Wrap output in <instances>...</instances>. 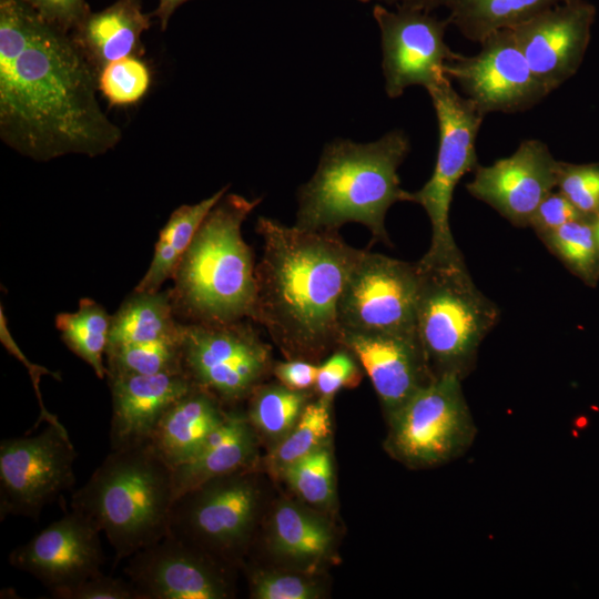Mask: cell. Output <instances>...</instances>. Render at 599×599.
Here are the masks:
<instances>
[{
	"label": "cell",
	"instance_id": "34",
	"mask_svg": "<svg viewBox=\"0 0 599 599\" xmlns=\"http://www.w3.org/2000/svg\"><path fill=\"white\" fill-rule=\"evenodd\" d=\"M150 81L146 64L138 57H125L101 70L98 87L111 105H129L144 97Z\"/></svg>",
	"mask_w": 599,
	"mask_h": 599
},
{
	"label": "cell",
	"instance_id": "19",
	"mask_svg": "<svg viewBox=\"0 0 599 599\" xmlns=\"http://www.w3.org/2000/svg\"><path fill=\"white\" fill-rule=\"evenodd\" d=\"M342 344L369 377L387 418L434 378L417 331L342 332Z\"/></svg>",
	"mask_w": 599,
	"mask_h": 599
},
{
	"label": "cell",
	"instance_id": "16",
	"mask_svg": "<svg viewBox=\"0 0 599 599\" xmlns=\"http://www.w3.org/2000/svg\"><path fill=\"white\" fill-rule=\"evenodd\" d=\"M124 572L139 599H225L231 587L209 554L166 535L131 557Z\"/></svg>",
	"mask_w": 599,
	"mask_h": 599
},
{
	"label": "cell",
	"instance_id": "26",
	"mask_svg": "<svg viewBox=\"0 0 599 599\" xmlns=\"http://www.w3.org/2000/svg\"><path fill=\"white\" fill-rule=\"evenodd\" d=\"M569 0H449L447 19L468 40L480 43L489 34L528 21Z\"/></svg>",
	"mask_w": 599,
	"mask_h": 599
},
{
	"label": "cell",
	"instance_id": "9",
	"mask_svg": "<svg viewBox=\"0 0 599 599\" xmlns=\"http://www.w3.org/2000/svg\"><path fill=\"white\" fill-rule=\"evenodd\" d=\"M181 368L224 405L248 399L273 373L271 347L248 319L182 323Z\"/></svg>",
	"mask_w": 599,
	"mask_h": 599
},
{
	"label": "cell",
	"instance_id": "24",
	"mask_svg": "<svg viewBox=\"0 0 599 599\" xmlns=\"http://www.w3.org/2000/svg\"><path fill=\"white\" fill-rule=\"evenodd\" d=\"M181 327L170 290L155 293L134 291L112 315L108 347L177 343Z\"/></svg>",
	"mask_w": 599,
	"mask_h": 599
},
{
	"label": "cell",
	"instance_id": "41",
	"mask_svg": "<svg viewBox=\"0 0 599 599\" xmlns=\"http://www.w3.org/2000/svg\"><path fill=\"white\" fill-rule=\"evenodd\" d=\"M318 370V364L306 359H286L273 366V375L285 387L308 392L313 390Z\"/></svg>",
	"mask_w": 599,
	"mask_h": 599
},
{
	"label": "cell",
	"instance_id": "2",
	"mask_svg": "<svg viewBox=\"0 0 599 599\" xmlns=\"http://www.w3.org/2000/svg\"><path fill=\"white\" fill-rule=\"evenodd\" d=\"M254 321L286 359L322 362L342 345L338 301L363 250L338 231L302 230L260 216Z\"/></svg>",
	"mask_w": 599,
	"mask_h": 599
},
{
	"label": "cell",
	"instance_id": "8",
	"mask_svg": "<svg viewBox=\"0 0 599 599\" xmlns=\"http://www.w3.org/2000/svg\"><path fill=\"white\" fill-rule=\"evenodd\" d=\"M386 450L410 468H430L463 456L477 428L456 375L433 378L388 417Z\"/></svg>",
	"mask_w": 599,
	"mask_h": 599
},
{
	"label": "cell",
	"instance_id": "44",
	"mask_svg": "<svg viewBox=\"0 0 599 599\" xmlns=\"http://www.w3.org/2000/svg\"><path fill=\"white\" fill-rule=\"evenodd\" d=\"M591 222H592L596 242L599 250V212L595 216L591 217Z\"/></svg>",
	"mask_w": 599,
	"mask_h": 599
},
{
	"label": "cell",
	"instance_id": "3",
	"mask_svg": "<svg viewBox=\"0 0 599 599\" xmlns=\"http://www.w3.org/2000/svg\"><path fill=\"white\" fill-rule=\"evenodd\" d=\"M410 151L409 138L393 130L369 143L337 139L326 144L313 176L297 191L294 226L334 230L365 225L376 242L392 245L385 216L396 202H410L398 167Z\"/></svg>",
	"mask_w": 599,
	"mask_h": 599
},
{
	"label": "cell",
	"instance_id": "33",
	"mask_svg": "<svg viewBox=\"0 0 599 599\" xmlns=\"http://www.w3.org/2000/svg\"><path fill=\"white\" fill-rule=\"evenodd\" d=\"M282 476L305 502L325 507L334 498V468L326 446L286 467Z\"/></svg>",
	"mask_w": 599,
	"mask_h": 599
},
{
	"label": "cell",
	"instance_id": "38",
	"mask_svg": "<svg viewBox=\"0 0 599 599\" xmlns=\"http://www.w3.org/2000/svg\"><path fill=\"white\" fill-rule=\"evenodd\" d=\"M49 593L55 599H139L128 579L112 578L103 572L73 586L49 591Z\"/></svg>",
	"mask_w": 599,
	"mask_h": 599
},
{
	"label": "cell",
	"instance_id": "11",
	"mask_svg": "<svg viewBox=\"0 0 599 599\" xmlns=\"http://www.w3.org/2000/svg\"><path fill=\"white\" fill-rule=\"evenodd\" d=\"M258 499L246 470L212 479L174 500L166 535L206 554L237 552L250 537Z\"/></svg>",
	"mask_w": 599,
	"mask_h": 599
},
{
	"label": "cell",
	"instance_id": "27",
	"mask_svg": "<svg viewBox=\"0 0 599 599\" xmlns=\"http://www.w3.org/2000/svg\"><path fill=\"white\" fill-rule=\"evenodd\" d=\"M270 544L282 558L313 565L328 554L332 532L327 524L313 512L292 502H282L272 517Z\"/></svg>",
	"mask_w": 599,
	"mask_h": 599
},
{
	"label": "cell",
	"instance_id": "18",
	"mask_svg": "<svg viewBox=\"0 0 599 599\" xmlns=\"http://www.w3.org/2000/svg\"><path fill=\"white\" fill-rule=\"evenodd\" d=\"M101 531L71 509L26 544L14 548L9 562L41 581L48 591L67 588L102 573Z\"/></svg>",
	"mask_w": 599,
	"mask_h": 599
},
{
	"label": "cell",
	"instance_id": "23",
	"mask_svg": "<svg viewBox=\"0 0 599 599\" xmlns=\"http://www.w3.org/2000/svg\"><path fill=\"white\" fill-rule=\"evenodd\" d=\"M150 27L139 0H118L99 12H89L71 35L100 73L109 63L143 54L142 33Z\"/></svg>",
	"mask_w": 599,
	"mask_h": 599
},
{
	"label": "cell",
	"instance_id": "22",
	"mask_svg": "<svg viewBox=\"0 0 599 599\" xmlns=\"http://www.w3.org/2000/svg\"><path fill=\"white\" fill-rule=\"evenodd\" d=\"M255 456L256 435L251 422L246 415L230 410L199 453L173 468L176 498L212 479L248 470Z\"/></svg>",
	"mask_w": 599,
	"mask_h": 599
},
{
	"label": "cell",
	"instance_id": "29",
	"mask_svg": "<svg viewBox=\"0 0 599 599\" xmlns=\"http://www.w3.org/2000/svg\"><path fill=\"white\" fill-rule=\"evenodd\" d=\"M312 390H293L281 383L257 386L248 397L247 418L255 433L280 441L300 418Z\"/></svg>",
	"mask_w": 599,
	"mask_h": 599
},
{
	"label": "cell",
	"instance_id": "43",
	"mask_svg": "<svg viewBox=\"0 0 599 599\" xmlns=\"http://www.w3.org/2000/svg\"><path fill=\"white\" fill-rule=\"evenodd\" d=\"M189 0H159V7L153 12L160 19L162 30L166 29L169 20L179 6Z\"/></svg>",
	"mask_w": 599,
	"mask_h": 599
},
{
	"label": "cell",
	"instance_id": "31",
	"mask_svg": "<svg viewBox=\"0 0 599 599\" xmlns=\"http://www.w3.org/2000/svg\"><path fill=\"white\" fill-rule=\"evenodd\" d=\"M538 237L569 272L589 286L597 285L599 250L591 217L570 221Z\"/></svg>",
	"mask_w": 599,
	"mask_h": 599
},
{
	"label": "cell",
	"instance_id": "25",
	"mask_svg": "<svg viewBox=\"0 0 599 599\" xmlns=\"http://www.w3.org/2000/svg\"><path fill=\"white\" fill-rule=\"evenodd\" d=\"M227 187H222L211 196L195 204L181 205L172 212L167 222L160 231L152 261L148 271L135 286V292H159L164 282L173 278L200 225L207 213L226 193Z\"/></svg>",
	"mask_w": 599,
	"mask_h": 599
},
{
	"label": "cell",
	"instance_id": "13",
	"mask_svg": "<svg viewBox=\"0 0 599 599\" xmlns=\"http://www.w3.org/2000/svg\"><path fill=\"white\" fill-rule=\"evenodd\" d=\"M475 55L458 54L444 73L486 115L526 111L549 93L530 69L511 29L498 30L480 43Z\"/></svg>",
	"mask_w": 599,
	"mask_h": 599
},
{
	"label": "cell",
	"instance_id": "40",
	"mask_svg": "<svg viewBox=\"0 0 599 599\" xmlns=\"http://www.w3.org/2000/svg\"><path fill=\"white\" fill-rule=\"evenodd\" d=\"M580 217L585 215L558 190L550 192L542 200L529 226L540 235Z\"/></svg>",
	"mask_w": 599,
	"mask_h": 599
},
{
	"label": "cell",
	"instance_id": "5",
	"mask_svg": "<svg viewBox=\"0 0 599 599\" xmlns=\"http://www.w3.org/2000/svg\"><path fill=\"white\" fill-rule=\"evenodd\" d=\"M175 498L173 468L146 441L112 449L71 509L105 535L119 561L166 536Z\"/></svg>",
	"mask_w": 599,
	"mask_h": 599
},
{
	"label": "cell",
	"instance_id": "10",
	"mask_svg": "<svg viewBox=\"0 0 599 599\" xmlns=\"http://www.w3.org/2000/svg\"><path fill=\"white\" fill-rule=\"evenodd\" d=\"M75 449L67 429L49 424L40 434L0 444V517H39L75 480Z\"/></svg>",
	"mask_w": 599,
	"mask_h": 599
},
{
	"label": "cell",
	"instance_id": "1",
	"mask_svg": "<svg viewBox=\"0 0 599 599\" xmlns=\"http://www.w3.org/2000/svg\"><path fill=\"white\" fill-rule=\"evenodd\" d=\"M99 72L70 33L23 0H0V138L35 161L98 156L121 129L102 111Z\"/></svg>",
	"mask_w": 599,
	"mask_h": 599
},
{
	"label": "cell",
	"instance_id": "28",
	"mask_svg": "<svg viewBox=\"0 0 599 599\" xmlns=\"http://www.w3.org/2000/svg\"><path fill=\"white\" fill-rule=\"evenodd\" d=\"M112 316L92 298L83 297L72 313L55 316V327L65 346L84 361L97 377L108 375L104 356L109 344Z\"/></svg>",
	"mask_w": 599,
	"mask_h": 599
},
{
	"label": "cell",
	"instance_id": "37",
	"mask_svg": "<svg viewBox=\"0 0 599 599\" xmlns=\"http://www.w3.org/2000/svg\"><path fill=\"white\" fill-rule=\"evenodd\" d=\"M251 597L255 599H315L319 597V589L314 581L298 575L256 571L251 576Z\"/></svg>",
	"mask_w": 599,
	"mask_h": 599
},
{
	"label": "cell",
	"instance_id": "14",
	"mask_svg": "<svg viewBox=\"0 0 599 599\" xmlns=\"http://www.w3.org/2000/svg\"><path fill=\"white\" fill-rule=\"evenodd\" d=\"M373 16L380 31L382 69L389 98L400 97L412 85L427 89L447 77L445 64L459 54L445 42L450 24L447 17L438 19L417 9L392 11L379 3L374 6Z\"/></svg>",
	"mask_w": 599,
	"mask_h": 599
},
{
	"label": "cell",
	"instance_id": "21",
	"mask_svg": "<svg viewBox=\"0 0 599 599\" xmlns=\"http://www.w3.org/2000/svg\"><path fill=\"white\" fill-rule=\"evenodd\" d=\"M227 413L219 398L194 386L162 415L149 443L174 468L199 453Z\"/></svg>",
	"mask_w": 599,
	"mask_h": 599
},
{
	"label": "cell",
	"instance_id": "7",
	"mask_svg": "<svg viewBox=\"0 0 599 599\" xmlns=\"http://www.w3.org/2000/svg\"><path fill=\"white\" fill-rule=\"evenodd\" d=\"M438 123V151L429 180L410 202L426 212L430 226V245L417 261L420 266L465 264L449 224V211L456 185L479 165L476 141L485 115L465 95H460L448 77L426 89Z\"/></svg>",
	"mask_w": 599,
	"mask_h": 599
},
{
	"label": "cell",
	"instance_id": "30",
	"mask_svg": "<svg viewBox=\"0 0 599 599\" xmlns=\"http://www.w3.org/2000/svg\"><path fill=\"white\" fill-rule=\"evenodd\" d=\"M332 400H309L290 433L274 447L266 459L267 468L277 475L291 464L325 446L332 434Z\"/></svg>",
	"mask_w": 599,
	"mask_h": 599
},
{
	"label": "cell",
	"instance_id": "39",
	"mask_svg": "<svg viewBox=\"0 0 599 599\" xmlns=\"http://www.w3.org/2000/svg\"><path fill=\"white\" fill-rule=\"evenodd\" d=\"M45 22L57 29L72 33L90 12L84 0H23Z\"/></svg>",
	"mask_w": 599,
	"mask_h": 599
},
{
	"label": "cell",
	"instance_id": "4",
	"mask_svg": "<svg viewBox=\"0 0 599 599\" xmlns=\"http://www.w3.org/2000/svg\"><path fill=\"white\" fill-rule=\"evenodd\" d=\"M260 202L225 193L203 220L170 288L181 323L254 321L256 264L242 225Z\"/></svg>",
	"mask_w": 599,
	"mask_h": 599
},
{
	"label": "cell",
	"instance_id": "6",
	"mask_svg": "<svg viewBox=\"0 0 599 599\" xmlns=\"http://www.w3.org/2000/svg\"><path fill=\"white\" fill-rule=\"evenodd\" d=\"M418 266L416 331L429 369L434 378L456 375L463 380L500 311L477 288L465 264Z\"/></svg>",
	"mask_w": 599,
	"mask_h": 599
},
{
	"label": "cell",
	"instance_id": "12",
	"mask_svg": "<svg viewBox=\"0 0 599 599\" xmlns=\"http://www.w3.org/2000/svg\"><path fill=\"white\" fill-rule=\"evenodd\" d=\"M419 281L417 262L363 250L338 301L342 332L416 331Z\"/></svg>",
	"mask_w": 599,
	"mask_h": 599
},
{
	"label": "cell",
	"instance_id": "15",
	"mask_svg": "<svg viewBox=\"0 0 599 599\" xmlns=\"http://www.w3.org/2000/svg\"><path fill=\"white\" fill-rule=\"evenodd\" d=\"M559 165L545 142L528 139L511 155L478 165L466 189L512 225L528 227L539 204L557 189Z\"/></svg>",
	"mask_w": 599,
	"mask_h": 599
},
{
	"label": "cell",
	"instance_id": "32",
	"mask_svg": "<svg viewBox=\"0 0 599 599\" xmlns=\"http://www.w3.org/2000/svg\"><path fill=\"white\" fill-rule=\"evenodd\" d=\"M105 362L108 375L182 370L180 342L109 346Z\"/></svg>",
	"mask_w": 599,
	"mask_h": 599
},
{
	"label": "cell",
	"instance_id": "36",
	"mask_svg": "<svg viewBox=\"0 0 599 599\" xmlns=\"http://www.w3.org/2000/svg\"><path fill=\"white\" fill-rule=\"evenodd\" d=\"M363 372L356 356L342 344L318 364L313 392L321 398L333 400L339 390L357 387Z\"/></svg>",
	"mask_w": 599,
	"mask_h": 599
},
{
	"label": "cell",
	"instance_id": "20",
	"mask_svg": "<svg viewBox=\"0 0 599 599\" xmlns=\"http://www.w3.org/2000/svg\"><path fill=\"white\" fill-rule=\"evenodd\" d=\"M111 449L149 441L162 415L194 385L182 372L112 374Z\"/></svg>",
	"mask_w": 599,
	"mask_h": 599
},
{
	"label": "cell",
	"instance_id": "42",
	"mask_svg": "<svg viewBox=\"0 0 599 599\" xmlns=\"http://www.w3.org/2000/svg\"><path fill=\"white\" fill-rule=\"evenodd\" d=\"M362 2H372L376 1L379 4H387L395 7L396 9L406 8V9H417L427 12L439 7H447L449 0H358Z\"/></svg>",
	"mask_w": 599,
	"mask_h": 599
},
{
	"label": "cell",
	"instance_id": "35",
	"mask_svg": "<svg viewBox=\"0 0 599 599\" xmlns=\"http://www.w3.org/2000/svg\"><path fill=\"white\" fill-rule=\"evenodd\" d=\"M557 189L587 217L599 212V163L560 161Z\"/></svg>",
	"mask_w": 599,
	"mask_h": 599
},
{
	"label": "cell",
	"instance_id": "17",
	"mask_svg": "<svg viewBox=\"0 0 599 599\" xmlns=\"http://www.w3.org/2000/svg\"><path fill=\"white\" fill-rule=\"evenodd\" d=\"M595 19L592 3L569 0L511 29L530 69L549 94L580 68Z\"/></svg>",
	"mask_w": 599,
	"mask_h": 599
}]
</instances>
